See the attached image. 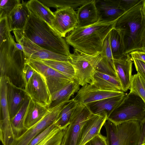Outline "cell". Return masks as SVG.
I'll return each instance as SVG.
<instances>
[{
  "label": "cell",
  "instance_id": "1",
  "mask_svg": "<svg viewBox=\"0 0 145 145\" xmlns=\"http://www.w3.org/2000/svg\"><path fill=\"white\" fill-rule=\"evenodd\" d=\"M18 31L24 37L43 49L68 56L71 54L65 40L46 22L34 15L30 14L24 29Z\"/></svg>",
  "mask_w": 145,
  "mask_h": 145
},
{
  "label": "cell",
  "instance_id": "2",
  "mask_svg": "<svg viewBox=\"0 0 145 145\" xmlns=\"http://www.w3.org/2000/svg\"><path fill=\"white\" fill-rule=\"evenodd\" d=\"M115 22H98L87 26L76 27L65 40L68 45L87 54L101 53L104 41L114 27Z\"/></svg>",
  "mask_w": 145,
  "mask_h": 145
},
{
  "label": "cell",
  "instance_id": "3",
  "mask_svg": "<svg viewBox=\"0 0 145 145\" xmlns=\"http://www.w3.org/2000/svg\"><path fill=\"white\" fill-rule=\"evenodd\" d=\"M144 1L125 12L114 24V28L121 35L126 54L135 50H142L145 29V17L142 11Z\"/></svg>",
  "mask_w": 145,
  "mask_h": 145
},
{
  "label": "cell",
  "instance_id": "4",
  "mask_svg": "<svg viewBox=\"0 0 145 145\" xmlns=\"http://www.w3.org/2000/svg\"><path fill=\"white\" fill-rule=\"evenodd\" d=\"M10 33L0 44V77H6L16 87L24 89L26 85L24 71L26 57L24 52L18 49Z\"/></svg>",
  "mask_w": 145,
  "mask_h": 145
},
{
  "label": "cell",
  "instance_id": "5",
  "mask_svg": "<svg viewBox=\"0 0 145 145\" xmlns=\"http://www.w3.org/2000/svg\"><path fill=\"white\" fill-rule=\"evenodd\" d=\"M108 145H137L141 127L139 122L131 121L116 124L107 119L103 125Z\"/></svg>",
  "mask_w": 145,
  "mask_h": 145
},
{
  "label": "cell",
  "instance_id": "6",
  "mask_svg": "<svg viewBox=\"0 0 145 145\" xmlns=\"http://www.w3.org/2000/svg\"><path fill=\"white\" fill-rule=\"evenodd\" d=\"M145 118V103L131 92L124 97L108 117L107 120L116 124L136 121L140 123Z\"/></svg>",
  "mask_w": 145,
  "mask_h": 145
},
{
  "label": "cell",
  "instance_id": "7",
  "mask_svg": "<svg viewBox=\"0 0 145 145\" xmlns=\"http://www.w3.org/2000/svg\"><path fill=\"white\" fill-rule=\"evenodd\" d=\"M69 57V61L74 70V80L82 86L87 84H92L97 67L102 57L101 53L89 55L74 49Z\"/></svg>",
  "mask_w": 145,
  "mask_h": 145
},
{
  "label": "cell",
  "instance_id": "8",
  "mask_svg": "<svg viewBox=\"0 0 145 145\" xmlns=\"http://www.w3.org/2000/svg\"><path fill=\"white\" fill-rule=\"evenodd\" d=\"M92 114L86 105L78 103L73 112L69 124L63 130L60 145H78L82 127Z\"/></svg>",
  "mask_w": 145,
  "mask_h": 145
},
{
  "label": "cell",
  "instance_id": "9",
  "mask_svg": "<svg viewBox=\"0 0 145 145\" xmlns=\"http://www.w3.org/2000/svg\"><path fill=\"white\" fill-rule=\"evenodd\" d=\"M26 63L42 76L51 96L73 80L40 60L26 58Z\"/></svg>",
  "mask_w": 145,
  "mask_h": 145
},
{
  "label": "cell",
  "instance_id": "10",
  "mask_svg": "<svg viewBox=\"0 0 145 145\" xmlns=\"http://www.w3.org/2000/svg\"><path fill=\"white\" fill-rule=\"evenodd\" d=\"M7 78L0 77V140L3 145H12L15 138L11 122L7 97Z\"/></svg>",
  "mask_w": 145,
  "mask_h": 145
},
{
  "label": "cell",
  "instance_id": "11",
  "mask_svg": "<svg viewBox=\"0 0 145 145\" xmlns=\"http://www.w3.org/2000/svg\"><path fill=\"white\" fill-rule=\"evenodd\" d=\"M17 43L23 47L27 58L34 59L68 61L69 56L43 49L23 35L18 30L13 31Z\"/></svg>",
  "mask_w": 145,
  "mask_h": 145
},
{
  "label": "cell",
  "instance_id": "12",
  "mask_svg": "<svg viewBox=\"0 0 145 145\" xmlns=\"http://www.w3.org/2000/svg\"><path fill=\"white\" fill-rule=\"evenodd\" d=\"M70 101L64 102L50 110L40 121L16 138L12 145H28L36 136L56 121L61 110Z\"/></svg>",
  "mask_w": 145,
  "mask_h": 145
},
{
  "label": "cell",
  "instance_id": "13",
  "mask_svg": "<svg viewBox=\"0 0 145 145\" xmlns=\"http://www.w3.org/2000/svg\"><path fill=\"white\" fill-rule=\"evenodd\" d=\"M24 90L34 101L48 107L51 102V96L42 76L34 73L26 84Z\"/></svg>",
  "mask_w": 145,
  "mask_h": 145
},
{
  "label": "cell",
  "instance_id": "14",
  "mask_svg": "<svg viewBox=\"0 0 145 145\" xmlns=\"http://www.w3.org/2000/svg\"><path fill=\"white\" fill-rule=\"evenodd\" d=\"M55 18L52 28L61 37H65L77 26L76 12L72 8L67 7L57 9L54 12Z\"/></svg>",
  "mask_w": 145,
  "mask_h": 145
},
{
  "label": "cell",
  "instance_id": "15",
  "mask_svg": "<svg viewBox=\"0 0 145 145\" xmlns=\"http://www.w3.org/2000/svg\"><path fill=\"white\" fill-rule=\"evenodd\" d=\"M125 94L122 91L103 90L87 84L82 86L74 98L78 103L85 105L104 99Z\"/></svg>",
  "mask_w": 145,
  "mask_h": 145
},
{
  "label": "cell",
  "instance_id": "16",
  "mask_svg": "<svg viewBox=\"0 0 145 145\" xmlns=\"http://www.w3.org/2000/svg\"><path fill=\"white\" fill-rule=\"evenodd\" d=\"M107 119L106 114H92L82 127L78 145H84L100 133L101 129Z\"/></svg>",
  "mask_w": 145,
  "mask_h": 145
},
{
  "label": "cell",
  "instance_id": "17",
  "mask_svg": "<svg viewBox=\"0 0 145 145\" xmlns=\"http://www.w3.org/2000/svg\"><path fill=\"white\" fill-rule=\"evenodd\" d=\"M95 1L99 22H115L125 12L119 5V0Z\"/></svg>",
  "mask_w": 145,
  "mask_h": 145
},
{
  "label": "cell",
  "instance_id": "18",
  "mask_svg": "<svg viewBox=\"0 0 145 145\" xmlns=\"http://www.w3.org/2000/svg\"><path fill=\"white\" fill-rule=\"evenodd\" d=\"M117 77L120 83L122 90L129 89L132 77L133 59L129 54L119 59H114Z\"/></svg>",
  "mask_w": 145,
  "mask_h": 145
},
{
  "label": "cell",
  "instance_id": "19",
  "mask_svg": "<svg viewBox=\"0 0 145 145\" xmlns=\"http://www.w3.org/2000/svg\"><path fill=\"white\" fill-rule=\"evenodd\" d=\"M7 78V97L11 119L22 106L28 95L24 89L15 86Z\"/></svg>",
  "mask_w": 145,
  "mask_h": 145
},
{
  "label": "cell",
  "instance_id": "20",
  "mask_svg": "<svg viewBox=\"0 0 145 145\" xmlns=\"http://www.w3.org/2000/svg\"><path fill=\"white\" fill-rule=\"evenodd\" d=\"M77 25L82 27L99 22V17L95 0H90L78 8L77 11Z\"/></svg>",
  "mask_w": 145,
  "mask_h": 145
},
{
  "label": "cell",
  "instance_id": "21",
  "mask_svg": "<svg viewBox=\"0 0 145 145\" xmlns=\"http://www.w3.org/2000/svg\"><path fill=\"white\" fill-rule=\"evenodd\" d=\"M30 14L27 2L22 1V2L13 10L8 17L10 32L22 30Z\"/></svg>",
  "mask_w": 145,
  "mask_h": 145
},
{
  "label": "cell",
  "instance_id": "22",
  "mask_svg": "<svg viewBox=\"0 0 145 145\" xmlns=\"http://www.w3.org/2000/svg\"><path fill=\"white\" fill-rule=\"evenodd\" d=\"M126 95L104 99L89 103L86 106L92 114H106L107 118Z\"/></svg>",
  "mask_w": 145,
  "mask_h": 145
},
{
  "label": "cell",
  "instance_id": "23",
  "mask_svg": "<svg viewBox=\"0 0 145 145\" xmlns=\"http://www.w3.org/2000/svg\"><path fill=\"white\" fill-rule=\"evenodd\" d=\"M80 85L74 80L51 95V102L47 107L50 110L62 103L70 100L71 96L77 93Z\"/></svg>",
  "mask_w": 145,
  "mask_h": 145
},
{
  "label": "cell",
  "instance_id": "24",
  "mask_svg": "<svg viewBox=\"0 0 145 145\" xmlns=\"http://www.w3.org/2000/svg\"><path fill=\"white\" fill-rule=\"evenodd\" d=\"M50 111L47 107L31 99L25 115V127L27 129L40 121Z\"/></svg>",
  "mask_w": 145,
  "mask_h": 145
},
{
  "label": "cell",
  "instance_id": "25",
  "mask_svg": "<svg viewBox=\"0 0 145 145\" xmlns=\"http://www.w3.org/2000/svg\"><path fill=\"white\" fill-rule=\"evenodd\" d=\"M91 85L103 90L122 91L120 83L117 77L96 71L94 75V81Z\"/></svg>",
  "mask_w": 145,
  "mask_h": 145
},
{
  "label": "cell",
  "instance_id": "26",
  "mask_svg": "<svg viewBox=\"0 0 145 145\" xmlns=\"http://www.w3.org/2000/svg\"><path fill=\"white\" fill-rule=\"evenodd\" d=\"M27 5L30 14L43 20L52 27L55 16L49 7L38 0H29Z\"/></svg>",
  "mask_w": 145,
  "mask_h": 145
},
{
  "label": "cell",
  "instance_id": "27",
  "mask_svg": "<svg viewBox=\"0 0 145 145\" xmlns=\"http://www.w3.org/2000/svg\"><path fill=\"white\" fill-rule=\"evenodd\" d=\"M30 99V98L28 95L20 110L14 117L11 119L12 128L15 138L27 130L24 126V121Z\"/></svg>",
  "mask_w": 145,
  "mask_h": 145
},
{
  "label": "cell",
  "instance_id": "28",
  "mask_svg": "<svg viewBox=\"0 0 145 145\" xmlns=\"http://www.w3.org/2000/svg\"><path fill=\"white\" fill-rule=\"evenodd\" d=\"M110 42L114 59H120L127 54L121 35L114 27L110 32Z\"/></svg>",
  "mask_w": 145,
  "mask_h": 145
},
{
  "label": "cell",
  "instance_id": "29",
  "mask_svg": "<svg viewBox=\"0 0 145 145\" xmlns=\"http://www.w3.org/2000/svg\"><path fill=\"white\" fill-rule=\"evenodd\" d=\"M78 103L74 98L63 108L55 122L57 127L61 130L65 129L70 123L73 112Z\"/></svg>",
  "mask_w": 145,
  "mask_h": 145
},
{
  "label": "cell",
  "instance_id": "30",
  "mask_svg": "<svg viewBox=\"0 0 145 145\" xmlns=\"http://www.w3.org/2000/svg\"><path fill=\"white\" fill-rule=\"evenodd\" d=\"M39 60L71 79L74 80V70L72 65L69 61H63L50 60Z\"/></svg>",
  "mask_w": 145,
  "mask_h": 145
},
{
  "label": "cell",
  "instance_id": "31",
  "mask_svg": "<svg viewBox=\"0 0 145 145\" xmlns=\"http://www.w3.org/2000/svg\"><path fill=\"white\" fill-rule=\"evenodd\" d=\"M129 89L145 103V80L138 73L132 75Z\"/></svg>",
  "mask_w": 145,
  "mask_h": 145
},
{
  "label": "cell",
  "instance_id": "32",
  "mask_svg": "<svg viewBox=\"0 0 145 145\" xmlns=\"http://www.w3.org/2000/svg\"><path fill=\"white\" fill-rule=\"evenodd\" d=\"M0 19L8 17L13 10L21 3L19 0H1Z\"/></svg>",
  "mask_w": 145,
  "mask_h": 145
},
{
  "label": "cell",
  "instance_id": "33",
  "mask_svg": "<svg viewBox=\"0 0 145 145\" xmlns=\"http://www.w3.org/2000/svg\"><path fill=\"white\" fill-rule=\"evenodd\" d=\"M63 130L58 128L52 132L39 145H60Z\"/></svg>",
  "mask_w": 145,
  "mask_h": 145
},
{
  "label": "cell",
  "instance_id": "34",
  "mask_svg": "<svg viewBox=\"0 0 145 145\" xmlns=\"http://www.w3.org/2000/svg\"><path fill=\"white\" fill-rule=\"evenodd\" d=\"M57 128L55 122L36 136L28 145H39Z\"/></svg>",
  "mask_w": 145,
  "mask_h": 145
},
{
  "label": "cell",
  "instance_id": "35",
  "mask_svg": "<svg viewBox=\"0 0 145 145\" xmlns=\"http://www.w3.org/2000/svg\"><path fill=\"white\" fill-rule=\"evenodd\" d=\"M110 32L104 41L102 50L101 53L102 56L106 58L107 61L115 71L114 60L110 44Z\"/></svg>",
  "mask_w": 145,
  "mask_h": 145
},
{
  "label": "cell",
  "instance_id": "36",
  "mask_svg": "<svg viewBox=\"0 0 145 145\" xmlns=\"http://www.w3.org/2000/svg\"><path fill=\"white\" fill-rule=\"evenodd\" d=\"M96 71L117 77L116 72L114 69L107 61L106 58L103 56L98 65Z\"/></svg>",
  "mask_w": 145,
  "mask_h": 145
},
{
  "label": "cell",
  "instance_id": "37",
  "mask_svg": "<svg viewBox=\"0 0 145 145\" xmlns=\"http://www.w3.org/2000/svg\"><path fill=\"white\" fill-rule=\"evenodd\" d=\"M10 32L8 17L0 19V44L7 39Z\"/></svg>",
  "mask_w": 145,
  "mask_h": 145
},
{
  "label": "cell",
  "instance_id": "38",
  "mask_svg": "<svg viewBox=\"0 0 145 145\" xmlns=\"http://www.w3.org/2000/svg\"><path fill=\"white\" fill-rule=\"evenodd\" d=\"M142 0H119V5L125 12L132 8Z\"/></svg>",
  "mask_w": 145,
  "mask_h": 145
},
{
  "label": "cell",
  "instance_id": "39",
  "mask_svg": "<svg viewBox=\"0 0 145 145\" xmlns=\"http://www.w3.org/2000/svg\"><path fill=\"white\" fill-rule=\"evenodd\" d=\"M84 145H108L106 137L100 133Z\"/></svg>",
  "mask_w": 145,
  "mask_h": 145
},
{
  "label": "cell",
  "instance_id": "40",
  "mask_svg": "<svg viewBox=\"0 0 145 145\" xmlns=\"http://www.w3.org/2000/svg\"><path fill=\"white\" fill-rule=\"evenodd\" d=\"M132 59L137 73L145 80V63L138 59Z\"/></svg>",
  "mask_w": 145,
  "mask_h": 145
},
{
  "label": "cell",
  "instance_id": "41",
  "mask_svg": "<svg viewBox=\"0 0 145 145\" xmlns=\"http://www.w3.org/2000/svg\"><path fill=\"white\" fill-rule=\"evenodd\" d=\"M35 70L29 65L26 63L24 73L26 84L33 74Z\"/></svg>",
  "mask_w": 145,
  "mask_h": 145
},
{
  "label": "cell",
  "instance_id": "42",
  "mask_svg": "<svg viewBox=\"0 0 145 145\" xmlns=\"http://www.w3.org/2000/svg\"><path fill=\"white\" fill-rule=\"evenodd\" d=\"M129 54L132 59H138L145 63V51L136 50L131 52Z\"/></svg>",
  "mask_w": 145,
  "mask_h": 145
},
{
  "label": "cell",
  "instance_id": "43",
  "mask_svg": "<svg viewBox=\"0 0 145 145\" xmlns=\"http://www.w3.org/2000/svg\"><path fill=\"white\" fill-rule=\"evenodd\" d=\"M142 50L145 51V29L144 30L142 39Z\"/></svg>",
  "mask_w": 145,
  "mask_h": 145
},
{
  "label": "cell",
  "instance_id": "44",
  "mask_svg": "<svg viewBox=\"0 0 145 145\" xmlns=\"http://www.w3.org/2000/svg\"><path fill=\"white\" fill-rule=\"evenodd\" d=\"M15 45L16 46L18 49L24 51L23 47L21 44L19 43L15 42Z\"/></svg>",
  "mask_w": 145,
  "mask_h": 145
},
{
  "label": "cell",
  "instance_id": "45",
  "mask_svg": "<svg viewBox=\"0 0 145 145\" xmlns=\"http://www.w3.org/2000/svg\"><path fill=\"white\" fill-rule=\"evenodd\" d=\"M142 11L145 17V0H144L143 2Z\"/></svg>",
  "mask_w": 145,
  "mask_h": 145
},
{
  "label": "cell",
  "instance_id": "46",
  "mask_svg": "<svg viewBox=\"0 0 145 145\" xmlns=\"http://www.w3.org/2000/svg\"><path fill=\"white\" fill-rule=\"evenodd\" d=\"M145 142L142 139H140L137 145H143V144Z\"/></svg>",
  "mask_w": 145,
  "mask_h": 145
},
{
  "label": "cell",
  "instance_id": "47",
  "mask_svg": "<svg viewBox=\"0 0 145 145\" xmlns=\"http://www.w3.org/2000/svg\"><path fill=\"white\" fill-rule=\"evenodd\" d=\"M143 145H145V142H144V143H143Z\"/></svg>",
  "mask_w": 145,
  "mask_h": 145
}]
</instances>
